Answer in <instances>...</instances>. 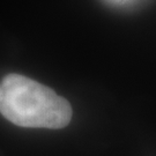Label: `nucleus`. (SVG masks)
Returning a JSON list of instances; mask_svg holds the SVG:
<instances>
[{
  "label": "nucleus",
  "mask_w": 156,
  "mask_h": 156,
  "mask_svg": "<svg viewBox=\"0 0 156 156\" xmlns=\"http://www.w3.org/2000/svg\"><path fill=\"white\" fill-rule=\"evenodd\" d=\"M0 113L20 127H66L72 119L69 102L55 90L21 74L11 73L0 82Z\"/></svg>",
  "instance_id": "nucleus-1"
}]
</instances>
